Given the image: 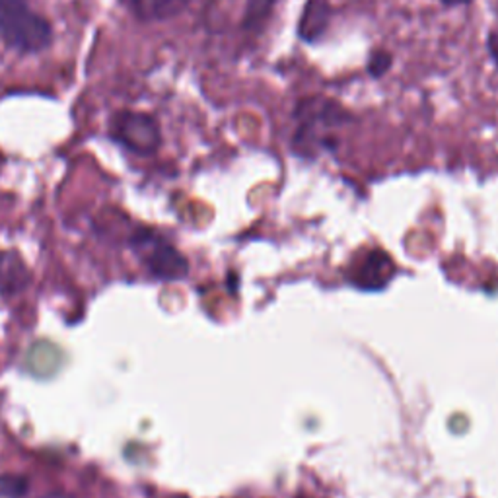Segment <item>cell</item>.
I'll list each match as a JSON object with an SVG mask.
<instances>
[{
	"instance_id": "obj_14",
	"label": "cell",
	"mask_w": 498,
	"mask_h": 498,
	"mask_svg": "<svg viewBox=\"0 0 498 498\" xmlns=\"http://www.w3.org/2000/svg\"><path fill=\"white\" fill-rule=\"evenodd\" d=\"M446 6H463V4H470L471 0H440Z\"/></svg>"
},
{
	"instance_id": "obj_7",
	"label": "cell",
	"mask_w": 498,
	"mask_h": 498,
	"mask_svg": "<svg viewBox=\"0 0 498 498\" xmlns=\"http://www.w3.org/2000/svg\"><path fill=\"white\" fill-rule=\"evenodd\" d=\"M331 10L325 0H307V4L302 12L300 24H298V34L306 42H317L330 26Z\"/></svg>"
},
{
	"instance_id": "obj_6",
	"label": "cell",
	"mask_w": 498,
	"mask_h": 498,
	"mask_svg": "<svg viewBox=\"0 0 498 498\" xmlns=\"http://www.w3.org/2000/svg\"><path fill=\"white\" fill-rule=\"evenodd\" d=\"M29 283H32V273L24 259L14 252L0 253V294H18L26 291Z\"/></svg>"
},
{
	"instance_id": "obj_2",
	"label": "cell",
	"mask_w": 498,
	"mask_h": 498,
	"mask_svg": "<svg viewBox=\"0 0 498 498\" xmlns=\"http://www.w3.org/2000/svg\"><path fill=\"white\" fill-rule=\"evenodd\" d=\"M55 39L47 18L29 6V0H0V42L19 55L47 51Z\"/></svg>"
},
{
	"instance_id": "obj_5",
	"label": "cell",
	"mask_w": 498,
	"mask_h": 498,
	"mask_svg": "<svg viewBox=\"0 0 498 498\" xmlns=\"http://www.w3.org/2000/svg\"><path fill=\"white\" fill-rule=\"evenodd\" d=\"M148 268L156 278H162V281H179V278L187 276L189 263L183 253L177 252L175 247L160 244L148 257Z\"/></svg>"
},
{
	"instance_id": "obj_1",
	"label": "cell",
	"mask_w": 498,
	"mask_h": 498,
	"mask_svg": "<svg viewBox=\"0 0 498 498\" xmlns=\"http://www.w3.org/2000/svg\"><path fill=\"white\" fill-rule=\"evenodd\" d=\"M298 127L294 133L292 148L302 158H312L322 151H333L337 138L333 133L338 127L351 121V115L343 105L330 97H307L296 107Z\"/></svg>"
},
{
	"instance_id": "obj_13",
	"label": "cell",
	"mask_w": 498,
	"mask_h": 498,
	"mask_svg": "<svg viewBox=\"0 0 498 498\" xmlns=\"http://www.w3.org/2000/svg\"><path fill=\"white\" fill-rule=\"evenodd\" d=\"M486 49H489L491 58L494 61V65L498 66V27L493 29L489 37H486Z\"/></svg>"
},
{
	"instance_id": "obj_8",
	"label": "cell",
	"mask_w": 498,
	"mask_h": 498,
	"mask_svg": "<svg viewBox=\"0 0 498 498\" xmlns=\"http://www.w3.org/2000/svg\"><path fill=\"white\" fill-rule=\"evenodd\" d=\"M392 275H393L392 259L382 252H372L366 255L361 271H358V276L354 278V283L361 284L362 288H370V291H374V288H380L390 281Z\"/></svg>"
},
{
	"instance_id": "obj_9",
	"label": "cell",
	"mask_w": 498,
	"mask_h": 498,
	"mask_svg": "<svg viewBox=\"0 0 498 498\" xmlns=\"http://www.w3.org/2000/svg\"><path fill=\"white\" fill-rule=\"evenodd\" d=\"M61 348L49 341H39L27 351V368L35 376H53L58 370V366H61Z\"/></svg>"
},
{
	"instance_id": "obj_10",
	"label": "cell",
	"mask_w": 498,
	"mask_h": 498,
	"mask_svg": "<svg viewBox=\"0 0 498 498\" xmlns=\"http://www.w3.org/2000/svg\"><path fill=\"white\" fill-rule=\"evenodd\" d=\"M276 0H247L244 10V27L245 29H261L263 24L273 14Z\"/></svg>"
},
{
	"instance_id": "obj_3",
	"label": "cell",
	"mask_w": 498,
	"mask_h": 498,
	"mask_svg": "<svg viewBox=\"0 0 498 498\" xmlns=\"http://www.w3.org/2000/svg\"><path fill=\"white\" fill-rule=\"evenodd\" d=\"M107 135L115 144L136 156H154L164 141L158 119L136 109H119L109 117Z\"/></svg>"
},
{
	"instance_id": "obj_15",
	"label": "cell",
	"mask_w": 498,
	"mask_h": 498,
	"mask_svg": "<svg viewBox=\"0 0 498 498\" xmlns=\"http://www.w3.org/2000/svg\"><path fill=\"white\" fill-rule=\"evenodd\" d=\"M42 498H73L71 494H65V493H51V494H45Z\"/></svg>"
},
{
	"instance_id": "obj_4",
	"label": "cell",
	"mask_w": 498,
	"mask_h": 498,
	"mask_svg": "<svg viewBox=\"0 0 498 498\" xmlns=\"http://www.w3.org/2000/svg\"><path fill=\"white\" fill-rule=\"evenodd\" d=\"M128 14L135 16L138 22L154 24L166 22L179 16L187 8L189 0H119Z\"/></svg>"
},
{
	"instance_id": "obj_11",
	"label": "cell",
	"mask_w": 498,
	"mask_h": 498,
	"mask_svg": "<svg viewBox=\"0 0 498 498\" xmlns=\"http://www.w3.org/2000/svg\"><path fill=\"white\" fill-rule=\"evenodd\" d=\"M29 483L22 475H0V498H24Z\"/></svg>"
},
{
	"instance_id": "obj_12",
	"label": "cell",
	"mask_w": 498,
	"mask_h": 498,
	"mask_svg": "<svg viewBox=\"0 0 498 498\" xmlns=\"http://www.w3.org/2000/svg\"><path fill=\"white\" fill-rule=\"evenodd\" d=\"M392 63H393L392 55L387 53V51H384V49H380V51H374L370 55V58H368V73H370L376 78H380L387 71H390Z\"/></svg>"
}]
</instances>
